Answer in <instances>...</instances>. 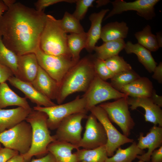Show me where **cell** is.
I'll use <instances>...</instances> for the list:
<instances>
[{
	"label": "cell",
	"instance_id": "obj_6",
	"mask_svg": "<svg viewBox=\"0 0 162 162\" xmlns=\"http://www.w3.org/2000/svg\"><path fill=\"white\" fill-rule=\"evenodd\" d=\"M32 141L31 127L25 120L0 133V143L4 147L17 151L21 154L29 151Z\"/></svg>",
	"mask_w": 162,
	"mask_h": 162
},
{
	"label": "cell",
	"instance_id": "obj_11",
	"mask_svg": "<svg viewBox=\"0 0 162 162\" xmlns=\"http://www.w3.org/2000/svg\"><path fill=\"white\" fill-rule=\"evenodd\" d=\"M86 114L85 113H75L63 119L53 135L56 140L77 146L82 138V121L83 119L87 118Z\"/></svg>",
	"mask_w": 162,
	"mask_h": 162
},
{
	"label": "cell",
	"instance_id": "obj_12",
	"mask_svg": "<svg viewBox=\"0 0 162 162\" xmlns=\"http://www.w3.org/2000/svg\"><path fill=\"white\" fill-rule=\"evenodd\" d=\"M159 0H136L126 2L123 0H115L111 2L113 8L104 19L106 20L115 15L129 10L136 11L140 16L147 20L152 19L155 16V5Z\"/></svg>",
	"mask_w": 162,
	"mask_h": 162
},
{
	"label": "cell",
	"instance_id": "obj_4",
	"mask_svg": "<svg viewBox=\"0 0 162 162\" xmlns=\"http://www.w3.org/2000/svg\"><path fill=\"white\" fill-rule=\"evenodd\" d=\"M39 48L44 53L51 55L72 58L67 45V34L61 28L59 20L47 14L41 33Z\"/></svg>",
	"mask_w": 162,
	"mask_h": 162
},
{
	"label": "cell",
	"instance_id": "obj_14",
	"mask_svg": "<svg viewBox=\"0 0 162 162\" xmlns=\"http://www.w3.org/2000/svg\"><path fill=\"white\" fill-rule=\"evenodd\" d=\"M138 140L137 147L142 150L148 148V150L146 153L138 155L136 158L144 162H149L152 152L162 146V127L154 125L146 136L140 133Z\"/></svg>",
	"mask_w": 162,
	"mask_h": 162
},
{
	"label": "cell",
	"instance_id": "obj_30",
	"mask_svg": "<svg viewBox=\"0 0 162 162\" xmlns=\"http://www.w3.org/2000/svg\"><path fill=\"white\" fill-rule=\"evenodd\" d=\"M134 36L138 44L151 52H155L159 48L156 36L152 33L149 25L146 26L142 30L136 32Z\"/></svg>",
	"mask_w": 162,
	"mask_h": 162
},
{
	"label": "cell",
	"instance_id": "obj_17",
	"mask_svg": "<svg viewBox=\"0 0 162 162\" xmlns=\"http://www.w3.org/2000/svg\"><path fill=\"white\" fill-rule=\"evenodd\" d=\"M39 67L34 53L18 56L16 78L31 83L37 74Z\"/></svg>",
	"mask_w": 162,
	"mask_h": 162
},
{
	"label": "cell",
	"instance_id": "obj_28",
	"mask_svg": "<svg viewBox=\"0 0 162 162\" xmlns=\"http://www.w3.org/2000/svg\"><path fill=\"white\" fill-rule=\"evenodd\" d=\"M87 32L71 33L67 35V45L72 59L77 62L80 58V54L85 48L87 42Z\"/></svg>",
	"mask_w": 162,
	"mask_h": 162
},
{
	"label": "cell",
	"instance_id": "obj_50",
	"mask_svg": "<svg viewBox=\"0 0 162 162\" xmlns=\"http://www.w3.org/2000/svg\"><path fill=\"white\" fill-rule=\"evenodd\" d=\"M1 144H2L0 143V148H2Z\"/></svg>",
	"mask_w": 162,
	"mask_h": 162
},
{
	"label": "cell",
	"instance_id": "obj_46",
	"mask_svg": "<svg viewBox=\"0 0 162 162\" xmlns=\"http://www.w3.org/2000/svg\"><path fill=\"white\" fill-rule=\"evenodd\" d=\"M159 48L162 47V34L161 32L156 33L155 35Z\"/></svg>",
	"mask_w": 162,
	"mask_h": 162
},
{
	"label": "cell",
	"instance_id": "obj_26",
	"mask_svg": "<svg viewBox=\"0 0 162 162\" xmlns=\"http://www.w3.org/2000/svg\"><path fill=\"white\" fill-rule=\"evenodd\" d=\"M125 43L123 39L104 42L101 45L95 46L94 51L96 57L105 60L110 58L118 55L124 49Z\"/></svg>",
	"mask_w": 162,
	"mask_h": 162
},
{
	"label": "cell",
	"instance_id": "obj_13",
	"mask_svg": "<svg viewBox=\"0 0 162 162\" xmlns=\"http://www.w3.org/2000/svg\"><path fill=\"white\" fill-rule=\"evenodd\" d=\"M107 137L102 124L92 113L87 117L85 130L77 146L87 149H93L105 146Z\"/></svg>",
	"mask_w": 162,
	"mask_h": 162
},
{
	"label": "cell",
	"instance_id": "obj_34",
	"mask_svg": "<svg viewBox=\"0 0 162 162\" xmlns=\"http://www.w3.org/2000/svg\"><path fill=\"white\" fill-rule=\"evenodd\" d=\"M108 68L115 74L132 69L131 66L118 55L110 58L105 60Z\"/></svg>",
	"mask_w": 162,
	"mask_h": 162
},
{
	"label": "cell",
	"instance_id": "obj_39",
	"mask_svg": "<svg viewBox=\"0 0 162 162\" xmlns=\"http://www.w3.org/2000/svg\"><path fill=\"white\" fill-rule=\"evenodd\" d=\"M14 75L11 70L0 63V83L6 82Z\"/></svg>",
	"mask_w": 162,
	"mask_h": 162
},
{
	"label": "cell",
	"instance_id": "obj_5",
	"mask_svg": "<svg viewBox=\"0 0 162 162\" xmlns=\"http://www.w3.org/2000/svg\"><path fill=\"white\" fill-rule=\"evenodd\" d=\"M33 110L44 112L48 116L47 123L49 129H56L61 122L68 116L75 113L88 112L85 98L79 95L68 102L45 107L36 106Z\"/></svg>",
	"mask_w": 162,
	"mask_h": 162
},
{
	"label": "cell",
	"instance_id": "obj_32",
	"mask_svg": "<svg viewBox=\"0 0 162 162\" xmlns=\"http://www.w3.org/2000/svg\"><path fill=\"white\" fill-rule=\"evenodd\" d=\"M59 21L61 28L66 33H80L85 32L80 21L68 11L65 12Z\"/></svg>",
	"mask_w": 162,
	"mask_h": 162
},
{
	"label": "cell",
	"instance_id": "obj_15",
	"mask_svg": "<svg viewBox=\"0 0 162 162\" xmlns=\"http://www.w3.org/2000/svg\"><path fill=\"white\" fill-rule=\"evenodd\" d=\"M128 103L132 110L141 107L145 110V120L155 125L162 127V110L160 107L154 104L149 97L131 98H128Z\"/></svg>",
	"mask_w": 162,
	"mask_h": 162
},
{
	"label": "cell",
	"instance_id": "obj_7",
	"mask_svg": "<svg viewBox=\"0 0 162 162\" xmlns=\"http://www.w3.org/2000/svg\"><path fill=\"white\" fill-rule=\"evenodd\" d=\"M39 66L59 85L63 77L77 62L71 58L47 54L39 48L34 53Z\"/></svg>",
	"mask_w": 162,
	"mask_h": 162
},
{
	"label": "cell",
	"instance_id": "obj_48",
	"mask_svg": "<svg viewBox=\"0 0 162 162\" xmlns=\"http://www.w3.org/2000/svg\"><path fill=\"white\" fill-rule=\"evenodd\" d=\"M3 1L8 8L16 2L15 0H3Z\"/></svg>",
	"mask_w": 162,
	"mask_h": 162
},
{
	"label": "cell",
	"instance_id": "obj_33",
	"mask_svg": "<svg viewBox=\"0 0 162 162\" xmlns=\"http://www.w3.org/2000/svg\"><path fill=\"white\" fill-rule=\"evenodd\" d=\"M140 77L132 69L115 74L110 79V84L114 88L119 91L123 86L130 83Z\"/></svg>",
	"mask_w": 162,
	"mask_h": 162
},
{
	"label": "cell",
	"instance_id": "obj_2",
	"mask_svg": "<svg viewBox=\"0 0 162 162\" xmlns=\"http://www.w3.org/2000/svg\"><path fill=\"white\" fill-rule=\"evenodd\" d=\"M93 58L92 56L80 59L66 73L59 85L56 99L58 104L71 94L86 91L96 74Z\"/></svg>",
	"mask_w": 162,
	"mask_h": 162
},
{
	"label": "cell",
	"instance_id": "obj_20",
	"mask_svg": "<svg viewBox=\"0 0 162 162\" xmlns=\"http://www.w3.org/2000/svg\"><path fill=\"white\" fill-rule=\"evenodd\" d=\"M78 148L76 145L56 140L49 145L47 150L54 156L56 162H78L76 154L72 151Z\"/></svg>",
	"mask_w": 162,
	"mask_h": 162
},
{
	"label": "cell",
	"instance_id": "obj_45",
	"mask_svg": "<svg viewBox=\"0 0 162 162\" xmlns=\"http://www.w3.org/2000/svg\"><path fill=\"white\" fill-rule=\"evenodd\" d=\"M8 9L3 0H0V18L3 14L8 10Z\"/></svg>",
	"mask_w": 162,
	"mask_h": 162
},
{
	"label": "cell",
	"instance_id": "obj_41",
	"mask_svg": "<svg viewBox=\"0 0 162 162\" xmlns=\"http://www.w3.org/2000/svg\"><path fill=\"white\" fill-rule=\"evenodd\" d=\"M152 75L153 79L157 80L160 83H162V62H160L159 64L156 66L153 71Z\"/></svg>",
	"mask_w": 162,
	"mask_h": 162
},
{
	"label": "cell",
	"instance_id": "obj_21",
	"mask_svg": "<svg viewBox=\"0 0 162 162\" xmlns=\"http://www.w3.org/2000/svg\"><path fill=\"white\" fill-rule=\"evenodd\" d=\"M109 11L108 9H102L98 12L92 14L89 16L91 24L87 32V42L85 48L89 52L94 51L96 44L100 38L102 22L105 15Z\"/></svg>",
	"mask_w": 162,
	"mask_h": 162
},
{
	"label": "cell",
	"instance_id": "obj_35",
	"mask_svg": "<svg viewBox=\"0 0 162 162\" xmlns=\"http://www.w3.org/2000/svg\"><path fill=\"white\" fill-rule=\"evenodd\" d=\"M93 62L95 74L101 79L106 81L111 79L114 75L106 65L104 60L93 56Z\"/></svg>",
	"mask_w": 162,
	"mask_h": 162
},
{
	"label": "cell",
	"instance_id": "obj_19",
	"mask_svg": "<svg viewBox=\"0 0 162 162\" xmlns=\"http://www.w3.org/2000/svg\"><path fill=\"white\" fill-rule=\"evenodd\" d=\"M32 110L20 106L11 109H0V133L25 121Z\"/></svg>",
	"mask_w": 162,
	"mask_h": 162
},
{
	"label": "cell",
	"instance_id": "obj_42",
	"mask_svg": "<svg viewBox=\"0 0 162 162\" xmlns=\"http://www.w3.org/2000/svg\"><path fill=\"white\" fill-rule=\"evenodd\" d=\"M30 162H56V161L53 155L49 152L43 157L38 159L33 160Z\"/></svg>",
	"mask_w": 162,
	"mask_h": 162
},
{
	"label": "cell",
	"instance_id": "obj_3",
	"mask_svg": "<svg viewBox=\"0 0 162 162\" xmlns=\"http://www.w3.org/2000/svg\"><path fill=\"white\" fill-rule=\"evenodd\" d=\"M47 118L48 116L45 112L33 110L26 119L32 130L31 147L26 153L22 154L26 162L33 156L46 155L49 152L48 146L56 140L54 136L50 134L47 123Z\"/></svg>",
	"mask_w": 162,
	"mask_h": 162
},
{
	"label": "cell",
	"instance_id": "obj_43",
	"mask_svg": "<svg viewBox=\"0 0 162 162\" xmlns=\"http://www.w3.org/2000/svg\"><path fill=\"white\" fill-rule=\"evenodd\" d=\"M149 98L154 104L160 107H162V96L158 95L154 89Z\"/></svg>",
	"mask_w": 162,
	"mask_h": 162
},
{
	"label": "cell",
	"instance_id": "obj_36",
	"mask_svg": "<svg viewBox=\"0 0 162 162\" xmlns=\"http://www.w3.org/2000/svg\"><path fill=\"white\" fill-rule=\"evenodd\" d=\"M94 0H76V9L73 15L79 21L84 17L88 9L93 7Z\"/></svg>",
	"mask_w": 162,
	"mask_h": 162
},
{
	"label": "cell",
	"instance_id": "obj_40",
	"mask_svg": "<svg viewBox=\"0 0 162 162\" xmlns=\"http://www.w3.org/2000/svg\"><path fill=\"white\" fill-rule=\"evenodd\" d=\"M150 160L151 162H162V146L152 152Z\"/></svg>",
	"mask_w": 162,
	"mask_h": 162
},
{
	"label": "cell",
	"instance_id": "obj_29",
	"mask_svg": "<svg viewBox=\"0 0 162 162\" xmlns=\"http://www.w3.org/2000/svg\"><path fill=\"white\" fill-rule=\"evenodd\" d=\"M116 154L106 158L105 162H132L137 156L145 153V151L140 149L135 141L126 148H118Z\"/></svg>",
	"mask_w": 162,
	"mask_h": 162
},
{
	"label": "cell",
	"instance_id": "obj_23",
	"mask_svg": "<svg viewBox=\"0 0 162 162\" xmlns=\"http://www.w3.org/2000/svg\"><path fill=\"white\" fill-rule=\"evenodd\" d=\"M127 54L134 53L137 56L139 62L149 73L153 72L157 64L149 50L139 44L130 41L125 43L124 48Z\"/></svg>",
	"mask_w": 162,
	"mask_h": 162
},
{
	"label": "cell",
	"instance_id": "obj_1",
	"mask_svg": "<svg viewBox=\"0 0 162 162\" xmlns=\"http://www.w3.org/2000/svg\"><path fill=\"white\" fill-rule=\"evenodd\" d=\"M0 18V34L5 46L17 56L34 53L39 48L46 16L19 2L8 7Z\"/></svg>",
	"mask_w": 162,
	"mask_h": 162
},
{
	"label": "cell",
	"instance_id": "obj_27",
	"mask_svg": "<svg viewBox=\"0 0 162 162\" xmlns=\"http://www.w3.org/2000/svg\"><path fill=\"white\" fill-rule=\"evenodd\" d=\"M78 162H105L108 156L105 146L93 149H76Z\"/></svg>",
	"mask_w": 162,
	"mask_h": 162
},
{
	"label": "cell",
	"instance_id": "obj_31",
	"mask_svg": "<svg viewBox=\"0 0 162 162\" xmlns=\"http://www.w3.org/2000/svg\"><path fill=\"white\" fill-rule=\"evenodd\" d=\"M18 56L3 44L0 34V63L9 68L16 77L17 75Z\"/></svg>",
	"mask_w": 162,
	"mask_h": 162
},
{
	"label": "cell",
	"instance_id": "obj_22",
	"mask_svg": "<svg viewBox=\"0 0 162 162\" xmlns=\"http://www.w3.org/2000/svg\"><path fill=\"white\" fill-rule=\"evenodd\" d=\"M154 90L152 82L148 78L140 77L123 86L119 91L133 98L150 97Z\"/></svg>",
	"mask_w": 162,
	"mask_h": 162
},
{
	"label": "cell",
	"instance_id": "obj_10",
	"mask_svg": "<svg viewBox=\"0 0 162 162\" xmlns=\"http://www.w3.org/2000/svg\"><path fill=\"white\" fill-rule=\"evenodd\" d=\"M128 96L112 102L103 103L99 106L106 112L110 121L116 123L128 137L134 128L135 123L129 110Z\"/></svg>",
	"mask_w": 162,
	"mask_h": 162
},
{
	"label": "cell",
	"instance_id": "obj_18",
	"mask_svg": "<svg viewBox=\"0 0 162 162\" xmlns=\"http://www.w3.org/2000/svg\"><path fill=\"white\" fill-rule=\"evenodd\" d=\"M40 93L51 99H56L59 85L57 82L39 66L37 74L31 83Z\"/></svg>",
	"mask_w": 162,
	"mask_h": 162
},
{
	"label": "cell",
	"instance_id": "obj_47",
	"mask_svg": "<svg viewBox=\"0 0 162 162\" xmlns=\"http://www.w3.org/2000/svg\"><path fill=\"white\" fill-rule=\"evenodd\" d=\"M95 2L97 3V8L99 7L105 5L111 2L110 0H97L95 1Z\"/></svg>",
	"mask_w": 162,
	"mask_h": 162
},
{
	"label": "cell",
	"instance_id": "obj_44",
	"mask_svg": "<svg viewBox=\"0 0 162 162\" xmlns=\"http://www.w3.org/2000/svg\"><path fill=\"white\" fill-rule=\"evenodd\" d=\"M6 162H26L23 155L18 154L12 157Z\"/></svg>",
	"mask_w": 162,
	"mask_h": 162
},
{
	"label": "cell",
	"instance_id": "obj_38",
	"mask_svg": "<svg viewBox=\"0 0 162 162\" xmlns=\"http://www.w3.org/2000/svg\"><path fill=\"white\" fill-rule=\"evenodd\" d=\"M19 153L17 151L4 147L0 148V162H6Z\"/></svg>",
	"mask_w": 162,
	"mask_h": 162
},
{
	"label": "cell",
	"instance_id": "obj_16",
	"mask_svg": "<svg viewBox=\"0 0 162 162\" xmlns=\"http://www.w3.org/2000/svg\"><path fill=\"white\" fill-rule=\"evenodd\" d=\"M8 81L12 86L22 92L25 98L37 106L47 107L56 105L52 100L38 91L31 83L22 81L14 76L10 77Z\"/></svg>",
	"mask_w": 162,
	"mask_h": 162
},
{
	"label": "cell",
	"instance_id": "obj_24",
	"mask_svg": "<svg viewBox=\"0 0 162 162\" xmlns=\"http://www.w3.org/2000/svg\"><path fill=\"white\" fill-rule=\"evenodd\" d=\"M25 97H20L14 92L6 82L0 83V109L15 106L31 110Z\"/></svg>",
	"mask_w": 162,
	"mask_h": 162
},
{
	"label": "cell",
	"instance_id": "obj_25",
	"mask_svg": "<svg viewBox=\"0 0 162 162\" xmlns=\"http://www.w3.org/2000/svg\"><path fill=\"white\" fill-rule=\"evenodd\" d=\"M129 28L124 21L108 23L102 27L100 38L104 42L123 39L128 35Z\"/></svg>",
	"mask_w": 162,
	"mask_h": 162
},
{
	"label": "cell",
	"instance_id": "obj_9",
	"mask_svg": "<svg viewBox=\"0 0 162 162\" xmlns=\"http://www.w3.org/2000/svg\"><path fill=\"white\" fill-rule=\"evenodd\" d=\"M102 124L105 131L107 141L105 145L108 157L114 155L115 151L120 146L128 143L133 142L134 140L121 134L112 124L105 111L99 105L89 110Z\"/></svg>",
	"mask_w": 162,
	"mask_h": 162
},
{
	"label": "cell",
	"instance_id": "obj_49",
	"mask_svg": "<svg viewBox=\"0 0 162 162\" xmlns=\"http://www.w3.org/2000/svg\"><path fill=\"white\" fill-rule=\"evenodd\" d=\"M137 162H144V161H142L141 160H139V161H138Z\"/></svg>",
	"mask_w": 162,
	"mask_h": 162
},
{
	"label": "cell",
	"instance_id": "obj_37",
	"mask_svg": "<svg viewBox=\"0 0 162 162\" xmlns=\"http://www.w3.org/2000/svg\"><path fill=\"white\" fill-rule=\"evenodd\" d=\"M76 0H38L34 4L35 9L39 11L44 10V9L50 5L61 2L70 3H75Z\"/></svg>",
	"mask_w": 162,
	"mask_h": 162
},
{
	"label": "cell",
	"instance_id": "obj_8",
	"mask_svg": "<svg viewBox=\"0 0 162 162\" xmlns=\"http://www.w3.org/2000/svg\"><path fill=\"white\" fill-rule=\"evenodd\" d=\"M82 96L85 99L88 112L101 103L128 96L114 88L110 84L95 75Z\"/></svg>",
	"mask_w": 162,
	"mask_h": 162
}]
</instances>
